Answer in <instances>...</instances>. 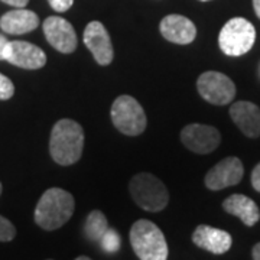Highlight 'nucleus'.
Masks as SVG:
<instances>
[{
    "mask_svg": "<svg viewBox=\"0 0 260 260\" xmlns=\"http://www.w3.org/2000/svg\"><path fill=\"white\" fill-rule=\"evenodd\" d=\"M243 175H244V168L242 160L236 156H229L220 160L207 172L204 184L211 191H221L224 188L240 184Z\"/></svg>",
    "mask_w": 260,
    "mask_h": 260,
    "instance_id": "nucleus-10",
    "label": "nucleus"
},
{
    "mask_svg": "<svg viewBox=\"0 0 260 260\" xmlns=\"http://www.w3.org/2000/svg\"><path fill=\"white\" fill-rule=\"evenodd\" d=\"M8 44H9L8 38L0 34V59H5V52H6Z\"/></svg>",
    "mask_w": 260,
    "mask_h": 260,
    "instance_id": "nucleus-24",
    "label": "nucleus"
},
{
    "mask_svg": "<svg viewBox=\"0 0 260 260\" xmlns=\"http://www.w3.org/2000/svg\"><path fill=\"white\" fill-rule=\"evenodd\" d=\"M223 208L225 213L239 217L247 227H253L260 220V210L257 204L243 194H233L225 198Z\"/></svg>",
    "mask_w": 260,
    "mask_h": 260,
    "instance_id": "nucleus-17",
    "label": "nucleus"
},
{
    "mask_svg": "<svg viewBox=\"0 0 260 260\" xmlns=\"http://www.w3.org/2000/svg\"><path fill=\"white\" fill-rule=\"evenodd\" d=\"M48 3H49V6L55 10V12L62 13V12H67V10L73 6L74 0H48Z\"/></svg>",
    "mask_w": 260,
    "mask_h": 260,
    "instance_id": "nucleus-22",
    "label": "nucleus"
},
{
    "mask_svg": "<svg viewBox=\"0 0 260 260\" xmlns=\"http://www.w3.org/2000/svg\"><path fill=\"white\" fill-rule=\"evenodd\" d=\"M181 142L188 150L200 153V155H207L211 153L215 149L220 146L221 142V135L220 132L208 124H200V123H192L186 124L184 129L181 130Z\"/></svg>",
    "mask_w": 260,
    "mask_h": 260,
    "instance_id": "nucleus-8",
    "label": "nucleus"
},
{
    "mask_svg": "<svg viewBox=\"0 0 260 260\" xmlns=\"http://www.w3.org/2000/svg\"><path fill=\"white\" fill-rule=\"evenodd\" d=\"M200 2H210V0H200Z\"/></svg>",
    "mask_w": 260,
    "mask_h": 260,
    "instance_id": "nucleus-30",
    "label": "nucleus"
},
{
    "mask_svg": "<svg viewBox=\"0 0 260 260\" xmlns=\"http://www.w3.org/2000/svg\"><path fill=\"white\" fill-rule=\"evenodd\" d=\"M230 117L247 138L260 136V109L250 102H237L230 107Z\"/></svg>",
    "mask_w": 260,
    "mask_h": 260,
    "instance_id": "nucleus-15",
    "label": "nucleus"
},
{
    "mask_svg": "<svg viewBox=\"0 0 260 260\" xmlns=\"http://www.w3.org/2000/svg\"><path fill=\"white\" fill-rule=\"evenodd\" d=\"M75 260H91V259H90V257H87V256H78Z\"/></svg>",
    "mask_w": 260,
    "mask_h": 260,
    "instance_id": "nucleus-28",
    "label": "nucleus"
},
{
    "mask_svg": "<svg viewBox=\"0 0 260 260\" xmlns=\"http://www.w3.org/2000/svg\"><path fill=\"white\" fill-rule=\"evenodd\" d=\"M83 41L99 65H110L114 58L113 44L106 26L99 20L90 22L84 29Z\"/></svg>",
    "mask_w": 260,
    "mask_h": 260,
    "instance_id": "nucleus-11",
    "label": "nucleus"
},
{
    "mask_svg": "<svg viewBox=\"0 0 260 260\" xmlns=\"http://www.w3.org/2000/svg\"><path fill=\"white\" fill-rule=\"evenodd\" d=\"M15 94V85L12 80L0 73V100H9Z\"/></svg>",
    "mask_w": 260,
    "mask_h": 260,
    "instance_id": "nucleus-21",
    "label": "nucleus"
},
{
    "mask_svg": "<svg viewBox=\"0 0 260 260\" xmlns=\"http://www.w3.org/2000/svg\"><path fill=\"white\" fill-rule=\"evenodd\" d=\"M84 129L71 119H61L54 124L49 138V153L58 165L70 167L78 162L84 150Z\"/></svg>",
    "mask_w": 260,
    "mask_h": 260,
    "instance_id": "nucleus-1",
    "label": "nucleus"
},
{
    "mask_svg": "<svg viewBox=\"0 0 260 260\" xmlns=\"http://www.w3.org/2000/svg\"><path fill=\"white\" fill-rule=\"evenodd\" d=\"M85 234L91 242L99 243L102 240V237L106 234V232L109 230V223L106 215L100 211V210H94L90 213V215L87 217L85 221Z\"/></svg>",
    "mask_w": 260,
    "mask_h": 260,
    "instance_id": "nucleus-18",
    "label": "nucleus"
},
{
    "mask_svg": "<svg viewBox=\"0 0 260 260\" xmlns=\"http://www.w3.org/2000/svg\"><path fill=\"white\" fill-rule=\"evenodd\" d=\"M2 191H3V186H2V182H0V195H2Z\"/></svg>",
    "mask_w": 260,
    "mask_h": 260,
    "instance_id": "nucleus-29",
    "label": "nucleus"
},
{
    "mask_svg": "<svg viewBox=\"0 0 260 260\" xmlns=\"http://www.w3.org/2000/svg\"><path fill=\"white\" fill-rule=\"evenodd\" d=\"M47 260H52V259H47Z\"/></svg>",
    "mask_w": 260,
    "mask_h": 260,
    "instance_id": "nucleus-31",
    "label": "nucleus"
},
{
    "mask_svg": "<svg viewBox=\"0 0 260 260\" xmlns=\"http://www.w3.org/2000/svg\"><path fill=\"white\" fill-rule=\"evenodd\" d=\"M130 244L140 260H168L169 249L162 230L149 220H138L130 229Z\"/></svg>",
    "mask_w": 260,
    "mask_h": 260,
    "instance_id": "nucleus-3",
    "label": "nucleus"
},
{
    "mask_svg": "<svg viewBox=\"0 0 260 260\" xmlns=\"http://www.w3.org/2000/svg\"><path fill=\"white\" fill-rule=\"evenodd\" d=\"M197 90L205 102L214 106H225L236 95V85L232 78L218 71H205L200 75Z\"/></svg>",
    "mask_w": 260,
    "mask_h": 260,
    "instance_id": "nucleus-7",
    "label": "nucleus"
},
{
    "mask_svg": "<svg viewBox=\"0 0 260 260\" xmlns=\"http://www.w3.org/2000/svg\"><path fill=\"white\" fill-rule=\"evenodd\" d=\"M129 192L133 201L142 210L149 213H159L169 203L167 185L158 177L149 172H140L132 177L129 182Z\"/></svg>",
    "mask_w": 260,
    "mask_h": 260,
    "instance_id": "nucleus-4",
    "label": "nucleus"
},
{
    "mask_svg": "<svg viewBox=\"0 0 260 260\" xmlns=\"http://www.w3.org/2000/svg\"><path fill=\"white\" fill-rule=\"evenodd\" d=\"M251 185L257 192H260V162L251 171Z\"/></svg>",
    "mask_w": 260,
    "mask_h": 260,
    "instance_id": "nucleus-23",
    "label": "nucleus"
},
{
    "mask_svg": "<svg viewBox=\"0 0 260 260\" xmlns=\"http://www.w3.org/2000/svg\"><path fill=\"white\" fill-rule=\"evenodd\" d=\"M110 116L114 127L126 136H139L148 124L143 107L129 94H121L113 102Z\"/></svg>",
    "mask_w": 260,
    "mask_h": 260,
    "instance_id": "nucleus-5",
    "label": "nucleus"
},
{
    "mask_svg": "<svg viewBox=\"0 0 260 260\" xmlns=\"http://www.w3.org/2000/svg\"><path fill=\"white\" fill-rule=\"evenodd\" d=\"M251 256H253V260H260V243L254 244V247L251 250Z\"/></svg>",
    "mask_w": 260,
    "mask_h": 260,
    "instance_id": "nucleus-26",
    "label": "nucleus"
},
{
    "mask_svg": "<svg viewBox=\"0 0 260 260\" xmlns=\"http://www.w3.org/2000/svg\"><path fill=\"white\" fill-rule=\"evenodd\" d=\"M5 61L23 70H41L47 64V54L37 45L25 41H9Z\"/></svg>",
    "mask_w": 260,
    "mask_h": 260,
    "instance_id": "nucleus-12",
    "label": "nucleus"
},
{
    "mask_svg": "<svg viewBox=\"0 0 260 260\" xmlns=\"http://www.w3.org/2000/svg\"><path fill=\"white\" fill-rule=\"evenodd\" d=\"M256 41V29L247 19H230L218 35V45L225 55L242 56L250 51Z\"/></svg>",
    "mask_w": 260,
    "mask_h": 260,
    "instance_id": "nucleus-6",
    "label": "nucleus"
},
{
    "mask_svg": "<svg viewBox=\"0 0 260 260\" xmlns=\"http://www.w3.org/2000/svg\"><path fill=\"white\" fill-rule=\"evenodd\" d=\"M160 35L167 41L178 45H188L197 37L195 25L182 15H168L160 20Z\"/></svg>",
    "mask_w": 260,
    "mask_h": 260,
    "instance_id": "nucleus-14",
    "label": "nucleus"
},
{
    "mask_svg": "<svg viewBox=\"0 0 260 260\" xmlns=\"http://www.w3.org/2000/svg\"><path fill=\"white\" fill-rule=\"evenodd\" d=\"M39 26V18L35 12L23 8H16L5 13L0 18V28L9 35H23L32 32Z\"/></svg>",
    "mask_w": 260,
    "mask_h": 260,
    "instance_id": "nucleus-16",
    "label": "nucleus"
},
{
    "mask_svg": "<svg viewBox=\"0 0 260 260\" xmlns=\"http://www.w3.org/2000/svg\"><path fill=\"white\" fill-rule=\"evenodd\" d=\"M192 242L203 250L210 251L213 254H224L232 249L233 239L230 233L201 224L192 233Z\"/></svg>",
    "mask_w": 260,
    "mask_h": 260,
    "instance_id": "nucleus-13",
    "label": "nucleus"
},
{
    "mask_svg": "<svg viewBox=\"0 0 260 260\" xmlns=\"http://www.w3.org/2000/svg\"><path fill=\"white\" fill-rule=\"evenodd\" d=\"M74 210L75 200L73 194L62 188H49L38 201L35 223L47 232H54L68 223Z\"/></svg>",
    "mask_w": 260,
    "mask_h": 260,
    "instance_id": "nucleus-2",
    "label": "nucleus"
},
{
    "mask_svg": "<svg viewBox=\"0 0 260 260\" xmlns=\"http://www.w3.org/2000/svg\"><path fill=\"white\" fill-rule=\"evenodd\" d=\"M99 243L102 244V247L107 253H114V251L119 250V247H120V237L113 229H109Z\"/></svg>",
    "mask_w": 260,
    "mask_h": 260,
    "instance_id": "nucleus-19",
    "label": "nucleus"
},
{
    "mask_svg": "<svg viewBox=\"0 0 260 260\" xmlns=\"http://www.w3.org/2000/svg\"><path fill=\"white\" fill-rule=\"evenodd\" d=\"M16 237V229L8 218L0 215V242H12Z\"/></svg>",
    "mask_w": 260,
    "mask_h": 260,
    "instance_id": "nucleus-20",
    "label": "nucleus"
},
{
    "mask_svg": "<svg viewBox=\"0 0 260 260\" xmlns=\"http://www.w3.org/2000/svg\"><path fill=\"white\" fill-rule=\"evenodd\" d=\"M42 29L48 44L62 54H73L77 49V34L74 26L61 16H49L44 20Z\"/></svg>",
    "mask_w": 260,
    "mask_h": 260,
    "instance_id": "nucleus-9",
    "label": "nucleus"
},
{
    "mask_svg": "<svg viewBox=\"0 0 260 260\" xmlns=\"http://www.w3.org/2000/svg\"><path fill=\"white\" fill-rule=\"evenodd\" d=\"M253 8H254L257 18L260 19V0H253Z\"/></svg>",
    "mask_w": 260,
    "mask_h": 260,
    "instance_id": "nucleus-27",
    "label": "nucleus"
},
{
    "mask_svg": "<svg viewBox=\"0 0 260 260\" xmlns=\"http://www.w3.org/2000/svg\"><path fill=\"white\" fill-rule=\"evenodd\" d=\"M2 2L9 6H15V8H25L29 3V0H2Z\"/></svg>",
    "mask_w": 260,
    "mask_h": 260,
    "instance_id": "nucleus-25",
    "label": "nucleus"
}]
</instances>
